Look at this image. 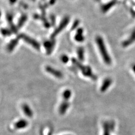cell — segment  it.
<instances>
[{
  "label": "cell",
  "mask_w": 135,
  "mask_h": 135,
  "mask_svg": "<svg viewBox=\"0 0 135 135\" xmlns=\"http://www.w3.org/2000/svg\"><path fill=\"white\" fill-rule=\"evenodd\" d=\"M96 42L104 61L106 64L110 65L112 64V59L108 52L103 38L101 36L96 37Z\"/></svg>",
  "instance_id": "cell-1"
},
{
  "label": "cell",
  "mask_w": 135,
  "mask_h": 135,
  "mask_svg": "<svg viewBox=\"0 0 135 135\" xmlns=\"http://www.w3.org/2000/svg\"><path fill=\"white\" fill-rule=\"evenodd\" d=\"M71 61H72L73 64L76 67H77L78 69L81 70L82 74L84 76L91 78V79H94V80H95L97 79V77L94 73H92V71L90 67L83 65L82 63L80 62L79 61H78L77 59H75V58H73Z\"/></svg>",
  "instance_id": "cell-2"
},
{
  "label": "cell",
  "mask_w": 135,
  "mask_h": 135,
  "mask_svg": "<svg viewBox=\"0 0 135 135\" xmlns=\"http://www.w3.org/2000/svg\"><path fill=\"white\" fill-rule=\"evenodd\" d=\"M69 22H70L69 17L66 16L65 18H63V19L61 21V22L58 25V27L55 29V31L52 33L51 38L54 39L55 37L57 35H59V34L63 30V29H64L66 28L67 25H68Z\"/></svg>",
  "instance_id": "cell-3"
},
{
  "label": "cell",
  "mask_w": 135,
  "mask_h": 135,
  "mask_svg": "<svg viewBox=\"0 0 135 135\" xmlns=\"http://www.w3.org/2000/svg\"><path fill=\"white\" fill-rule=\"evenodd\" d=\"M18 38L19 39L23 40L26 43L32 46L33 48H35L37 50H39L40 49V45L36 40L32 38V37L25 35V34L22 33L19 35Z\"/></svg>",
  "instance_id": "cell-4"
},
{
  "label": "cell",
  "mask_w": 135,
  "mask_h": 135,
  "mask_svg": "<svg viewBox=\"0 0 135 135\" xmlns=\"http://www.w3.org/2000/svg\"><path fill=\"white\" fill-rule=\"evenodd\" d=\"M55 46V41L54 40L51 41H46L44 43V46L48 55H50L53 51Z\"/></svg>",
  "instance_id": "cell-5"
},
{
  "label": "cell",
  "mask_w": 135,
  "mask_h": 135,
  "mask_svg": "<svg viewBox=\"0 0 135 135\" xmlns=\"http://www.w3.org/2000/svg\"><path fill=\"white\" fill-rule=\"evenodd\" d=\"M104 135H110V132L114 128V122L112 121L105 122L103 124Z\"/></svg>",
  "instance_id": "cell-6"
},
{
  "label": "cell",
  "mask_w": 135,
  "mask_h": 135,
  "mask_svg": "<svg viewBox=\"0 0 135 135\" xmlns=\"http://www.w3.org/2000/svg\"><path fill=\"white\" fill-rule=\"evenodd\" d=\"M47 72L57 78H62L63 77V74L60 71H59L57 69L53 68L52 67L50 66H47L45 68Z\"/></svg>",
  "instance_id": "cell-7"
},
{
  "label": "cell",
  "mask_w": 135,
  "mask_h": 135,
  "mask_svg": "<svg viewBox=\"0 0 135 135\" xmlns=\"http://www.w3.org/2000/svg\"><path fill=\"white\" fill-rule=\"evenodd\" d=\"M135 42V28L133 30L131 34L129 37L127 39L125 40L123 43H122V46L124 47H127L130 46L131 44Z\"/></svg>",
  "instance_id": "cell-8"
},
{
  "label": "cell",
  "mask_w": 135,
  "mask_h": 135,
  "mask_svg": "<svg viewBox=\"0 0 135 135\" xmlns=\"http://www.w3.org/2000/svg\"><path fill=\"white\" fill-rule=\"evenodd\" d=\"M113 81L112 79L110 78H107L104 79V81L103 82L102 85H101L100 90L102 92H104L106 91L108 88L111 86Z\"/></svg>",
  "instance_id": "cell-9"
},
{
  "label": "cell",
  "mask_w": 135,
  "mask_h": 135,
  "mask_svg": "<svg viewBox=\"0 0 135 135\" xmlns=\"http://www.w3.org/2000/svg\"><path fill=\"white\" fill-rule=\"evenodd\" d=\"M69 107V103L68 102V100H64L61 103L60 107H59V111L60 114L63 115L66 113Z\"/></svg>",
  "instance_id": "cell-10"
},
{
  "label": "cell",
  "mask_w": 135,
  "mask_h": 135,
  "mask_svg": "<svg viewBox=\"0 0 135 135\" xmlns=\"http://www.w3.org/2000/svg\"><path fill=\"white\" fill-rule=\"evenodd\" d=\"M28 125V122L24 119H22L16 122L14 124V127L16 129H22L27 127Z\"/></svg>",
  "instance_id": "cell-11"
},
{
  "label": "cell",
  "mask_w": 135,
  "mask_h": 135,
  "mask_svg": "<svg viewBox=\"0 0 135 135\" xmlns=\"http://www.w3.org/2000/svg\"><path fill=\"white\" fill-rule=\"evenodd\" d=\"M83 31L82 28L78 29L77 33H76L74 37L75 40L78 42H83L84 40V37L83 35Z\"/></svg>",
  "instance_id": "cell-12"
},
{
  "label": "cell",
  "mask_w": 135,
  "mask_h": 135,
  "mask_svg": "<svg viewBox=\"0 0 135 135\" xmlns=\"http://www.w3.org/2000/svg\"><path fill=\"white\" fill-rule=\"evenodd\" d=\"M22 108L24 114L27 117H28L29 118H32L33 117V111L31 110V108L29 107V105H28L26 104H24L22 105Z\"/></svg>",
  "instance_id": "cell-13"
},
{
  "label": "cell",
  "mask_w": 135,
  "mask_h": 135,
  "mask_svg": "<svg viewBox=\"0 0 135 135\" xmlns=\"http://www.w3.org/2000/svg\"><path fill=\"white\" fill-rule=\"evenodd\" d=\"M117 3L116 0H112V1L108 2L107 3L105 4L104 5L102 6V10L103 12H106L109 11L112 7L114 6Z\"/></svg>",
  "instance_id": "cell-14"
},
{
  "label": "cell",
  "mask_w": 135,
  "mask_h": 135,
  "mask_svg": "<svg viewBox=\"0 0 135 135\" xmlns=\"http://www.w3.org/2000/svg\"><path fill=\"white\" fill-rule=\"evenodd\" d=\"M19 42L18 41V38L16 39H14L12 40L9 44L7 45V49L8 50V51L11 52L14 50V49L16 47V46L18 45Z\"/></svg>",
  "instance_id": "cell-15"
},
{
  "label": "cell",
  "mask_w": 135,
  "mask_h": 135,
  "mask_svg": "<svg viewBox=\"0 0 135 135\" xmlns=\"http://www.w3.org/2000/svg\"><path fill=\"white\" fill-rule=\"evenodd\" d=\"M27 20V16L26 15H22L21 16L20 18H19V20L18 21V28H22V26H23L25 23L26 22Z\"/></svg>",
  "instance_id": "cell-16"
},
{
  "label": "cell",
  "mask_w": 135,
  "mask_h": 135,
  "mask_svg": "<svg viewBox=\"0 0 135 135\" xmlns=\"http://www.w3.org/2000/svg\"><path fill=\"white\" fill-rule=\"evenodd\" d=\"M77 55H78V57L79 60L81 61H83L84 60V49L82 47H79L77 49Z\"/></svg>",
  "instance_id": "cell-17"
},
{
  "label": "cell",
  "mask_w": 135,
  "mask_h": 135,
  "mask_svg": "<svg viewBox=\"0 0 135 135\" xmlns=\"http://www.w3.org/2000/svg\"><path fill=\"white\" fill-rule=\"evenodd\" d=\"M71 96V92L69 90H66L62 93V98L65 100H68Z\"/></svg>",
  "instance_id": "cell-18"
},
{
  "label": "cell",
  "mask_w": 135,
  "mask_h": 135,
  "mask_svg": "<svg viewBox=\"0 0 135 135\" xmlns=\"http://www.w3.org/2000/svg\"><path fill=\"white\" fill-rule=\"evenodd\" d=\"M1 32H2V35L5 37L10 36L11 34V32L8 30V29H2Z\"/></svg>",
  "instance_id": "cell-19"
},
{
  "label": "cell",
  "mask_w": 135,
  "mask_h": 135,
  "mask_svg": "<svg viewBox=\"0 0 135 135\" xmlns=\"http://www.w3.org/2000/svg\"><path fill=\"white\" fill-rule=\"evenodd\" d=\"M61 60L62 62L64 63H66L68 61H69V57L66 55H62L60 57Z\"/></svg>",
  "instance_id": "cell-20"
},
{
  "label": "cell",
  "mask_w": 135,
  "mask_h": 135,
  "mask_svg": "<svg viewBox=\"0 0 135 135\" xmlns=\"http://www.w3.org/2000/svg\"><path fill=\"white\" fill-rule=\"evenodd\" d=\"M78 24H79V22H78V21L76 20L75 22H74V24H73V26H72V29H75V28H77Z\"/></svg>",
  "instance_id": "cell-21"
},
{
  "label": "cell",
  "mask_w": 135,
  "mask_h": 135,
  "mask_svg": "<svg viewBox=\"0 0 135 135\" xmlns=\"http://www.w3.org/2000/svg\"><path fill=\"white\" fill-rule=\"evenodd\" d=\"M8 1L10 2V3L11 4H14V3H15L16 2L17 0H8Z\"/></svg>",
  "instance_id": "cell-22"
},
{
  "label": "cell",
  "mask_w": 135,
  "mask_h": 135,
  "mask_svg": "<svg viewBox=\"0 0 135 135\" xmlns=\"http://www.w3.org/2000/svg\"><path fill=\"white\" fill-rule=\"evenodd\" d=\"M133 68V70L134 71V73H135V64L133 66V68Z\"/></svg>",
  "instance_id": "cell-23"
},
{
  "label": "cell",
  "mask_w": 135,
  "mask_h": 135,
  "mask_svg": "<svg viewBox=\"0 0 135 135\" xmlns=\"http://www.w3.org/2000/svg\"><path fill=\"white\" fill-rule=\"evenodd\" d=\"M33 1H35V0H33Z\"/></svg>",
  "instance_id": "cell-24"
}]
</instances>
